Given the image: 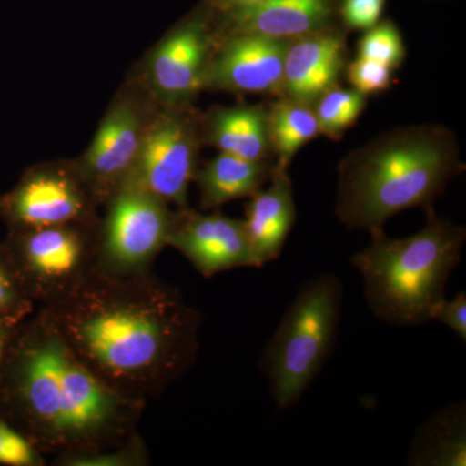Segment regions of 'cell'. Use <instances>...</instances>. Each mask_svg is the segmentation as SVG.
Here are the masks:
<instances>
[{"mask_svg":"<svg viewBox=\"0 0 466 466\" xmlns=\"http://www.w3.org/2000/svg\"><path fill=\"white\" fill-rule=\"evenodd\" d=\"M42 309L70 349L113 390L148 404L198 360L202 314L152 272L99 269Z\"/></svg>","mask_w":466,"mask_h":466,"instance_id":"obj_1","label":"cell"},{"mask_svg":"<svg viewBox=\"0 0 466 466\" xmlns=\"http://www.w3.org/2000/svg\"><path fill=\"white\" fill-rule=\"evenodd\" d=\"M146 407L101 381L42 309L18 328L0 379V416L52 465L122 443Z\"/></svg>","mask_w":466,"mask_h":466,"instance_id":"obj_2","label":"cell"},{"mask_svg":"<svg viewBox=\"0 0 466 466\" xmlns=\"http://www.w3.org/2000/svg\"><path fill=\"white\" fill-rule=\"evenodd\" d=\"M464 170L449 128H395L339 162L336 216L349 229L379 231L400 211L433 207L447 184Z\"/></svg>","mask_w":466,"mask_h":466,"instance_id":"obj_3","label":"cell"},{"mask_svg":"<svg viewBox=\"0 0 466 466\" xmlns=\"http://www.w3.org/2000/svg\"><path fill=\"white\" fill-rule=\"evenodd\" d=\"M425 211L421 231L406 238H388L383 229L370 232V244L350 260L363 279L368 308L382 323L408 328L433 321L447 281L461 262L464 227L441 219L433 207Z\"/></svg>","mask_w":466,"mask_h":466,"instance_id":"obj_4","label":"cell"},{"mask_svg":"<svg viewBox=\"0 0 466 466\" xmlns=\"http://www.w3.org/2000/svg\"><path fill=\"white\" fill-rule=\"evenodd\" d=\"M342 300V281L324 274L300 285L285 311L259 363L279 410L299 404L323 370L339 334Z\"/></svg>","mask_w":466,"mask_h":466,"instance_id":"obj_5","label":"cell"},{"mask_svg":"<svg viewBox=\"0 0 466 466\" xmlns=\"http://www.w3.org/2000/svg\"><path fill=\"white\" fill-rule=\"evenodd\" d=\"M97 228L64 225L7 233L9 257L36 309L66 299L96 271Z\"/></svg>","mask_w":466,"mask_h":466,"instance_id":"obj_6","label":"cell"},{"mask_svg":"<svg viewBox=\"0 0 466 466\" xmlns=\"http://www.w3.org/2000/svg\"><path fill=\"white\" fill-rule=\"evenodd\" d=\"M97 228V269L115 276L152 272L167 247L175 210L146 189L124 186L103 207Z\"/></svg>","mask_w":466,"mask_h":466,"instance_id":"obj_7","label":"cell"},{"mask_svg":"<svg viewBox=\"0 0 466 466\" xmlns=\"http://www.w3.org/2000/svg\"><path fill=\"white\" fill-rule=\"evenodd\" d=\"M157 106L139 78L131 76L113 97L90 146L73 159L101 208L130 177Z\"/></svg>","mask_w":466,"mask_h":466,"instance_id":"obj_8","label":"cell"},{"mask_svg":"<svg viewBox=\"0 0 466 466\" xmlns=\"http://www.w3.org/2000/svg\"><path fill=\"white\" fill-rule=\"evenodd\" d=\"M200 116L193 106H157L124 186L146 189L170 207L188 208L189 186L204 147Z\"/></svg>","mask_w":466,"mask_h":466,"instance_id":"obj_9","label":"cell"},{"mask_svg":"<svg viewBox=\"0 0 466 466\" xmlns=\"http://www.w3.org/2000/svg\"><path fill=\"white\" fill-rule=\"evenodd\" d=\"M100 208L73 159L33 165L0 196V220L8 232L64 225L96 226Z\"/></svg>","mask_w":466,"mask_h":466,"instance_id":"obj_10","label":"cell"},{"mask_svg":"<svg viewBox=\"0 0 466 466\" xmlns=\"http://www.w3.org/2000/svg\"><path fill=\"white\" fill-rule=\"evenodd\" d=\"M216 41L213 11L202 2L157 43L135 76L158 106H193Z\"/></svg>","mask_w":466,"mask_h":466,"instance_id":"obj_11","label":"cell"},{"mask_svg":"<svg viewBox=\"0 0 466 466\" xmlns=\"http://www.w3.org/2000/svg\"><path fill=\"white\" fill-rule=\"evenodd\" d=\"M289 42L249 34L217 35L202 76V91L271 94L281 97L285 54Z\"/></svg>","mask_w":466,"mask_h":466,"instance_id":"obj_12","label":"cell"},{"mask_svg":"<svg viewBox=\"0 0 466 466\" xmlns=\"http://www.w3.org/2000/svg\"><path fill=\"white\" fill-rule=\"evenodd\" d=\"M167 247L174 248L204 278L241 267H253L244 220L220 211L200 213L177 208Z\"/></svg>","mask_w":466,"mask_h":466,"instance_id":"obj_13","label":"cell"},{"mask_svg":"<svg viewBox=\"0 0 466 466\" xmlns=\"http://www.w3.org/2000/svg\"><path fill=\"white\" fill-rule=\"evenodd\" d=\"M213 16L218 36L249 34L291 41L330 27L333 5L330 0H265L249 7L213 11Z\"/></svg>","mask_w":466,"mask_h":466,"instance_id":"obj_14","label":"cell"},{"mask_svg":"<svg viewBox=\"0 0 466 466\" xmlns=\"http://www.w3.org/2000/svg\"><path fill=\"white\" fill-rule=\"evenodd\" d=\"M345 54V38L332 27L291 39L285 54L281 96L314 106L323 92L339 84Z\"/></svg>","mask_w":466,"mask_h":466,"instance_id":"obj_15","label":"cell"},{"mask_svg":"<svg viewBox=\"0 0 466 466\" xmlns=\"http://www.w3.org/2000/svg\"><path fill=\"white\" fill-rule=\"evenodd\" d=\"M269 182L249 198L244 219L253 267L258 268L280 257L297 218L288 168L275 167Z\"/></svg>","mask_w":466,"mask_h":466,"instance_id":"obj_16","label":"cell"},{"mask_svg":"<svg viewBox=\"0 0 466 466\" xmlns=\"http://www.w3.org/2000/svg\"><path fill=\"white\" fill-rule=\"evenodd\" d=\"M267 115L263 104L214 106L200 116L202 144L251 161L271 159Z\"/></svg>","mask_w":466,"mask_h":466,"instance_id":"obj_17","label":"cell"},{"mask_svg":"<svg viewBox=\"0 0 466 466\" xmlns=\"http://www.w3.org/2000/svg\"><path fill=\"white\" fill-rule=\"evenodd\" d=\"M275 167L271 159L251 161L219 152L204 167H198L193 177L201 210H217L227 202L251 198L271 180Z\"/></svg>","mask_w":466,"mask_h":466,"instance_id":"obj_18","label":"cell"},{"mask_svg":"<svg viewBox=\"0 0 466 466\" xmlns=\"http://www.w3.org/2000/svg\"><path fill=\"white\" fill-rule=\"evenodd\" d=\"M408 465H466V403L441 408L419 428L408 449Z\"/></svg>","mask_w":466,"mask_h":466,"instance_id":"obj_19","label":"cell"},{"mask_svg":"<svg viewBox=\"0 0 466 466\" xmlns=\"http://www.w3.org/2000/svg\"><path fill=\"white\" fill-rule=\"evenodd\" d=\"M267 126L276 167L281 168H288L296 153L321 135L314 106L285 96L268 106Z\"/></svg>","mask_w":466,"mask_h":466,"instance_id":"obj_20","label":"cell"},{"mask_svg":"<svg viewBox=\"0 0 466 466\" xmlns=\"http://www.w3.org/2000/svg\"><path fill=\"white\" fill-rule=\"evenodd\" d=\"M367 96L361 92L343 90L339 86L323 92L314 103L320 134L341 139L343 133L358 121L366 108Z\"/></svg>","mask_w":466,"mask_h":466,"instance_id":"obj_21","label":"cell"},{"mask_svg":"<svg viewBox=\"0 0 466 466\" xmlns=\"http://www.w3.org/2000/svg\"><path fill=\"white\" fill-rule=\"evenodd\" d=\"M358 57L377 61L392 70L400 67L406 57V47L398 26L385 20L366 30L359 41Z\"/></svg>","mask_w":466,"mask_h":466,"instance_id":"obj_22","label":"cell"},{"mask_svg":"<svg viewBox=\"0 0 466 466\" xmlns=\"http://www.w3.org/2000/svg\"><path fill=\"white\" fill-rule=\"evenodd\" d=\"M150 464L148 446L139 431L115 446L57 462L56 466H147Z\"/></svg>","mask_w":466,"mask_h":466,"instance_id":"obj_23","label":"cell"},{"mask_svg":"<svg viewBox=\"0 0 466 466\" xmlns=\"http://www.w3.org/2000/svg\"><path fill=\"white\" fill-rule=\"evenodd\" d=\"M35 309V303L27 296L5 241H0V318L25 319Z\"/></svg>","mask_w":466,"mask_h":466,"instance_id":"obj_24","label":"cell"},{"mask_svg":"<svg viewBox=\"0 0 466 466\" xmlns=\"http://www.w3.org/2000/svg\"><path fill=\"white\" fill-rule=\"evenodd\" d=\"M0 465H47V459L2 416H0Z\"/></svg>","mask_w":466,"mask_h":466,"instance_id":"obj_25","label":"cell"},{"mask_svg":"<svg viewBox=\"0 0 466 466\" xmlns=\"http://www.w3.org/2000/svg\"><path fill=\"white\" fill-rule=\"evenodd\" d=\"M346 76L352 88L366 96L388 90L392 82L391 67L363 57L350 63Z\"/></svg>","mask_w":466,"mask_h":466,"instance_id":"obj_26","label":"cell"},{"mask_svg":"<svg viewBox=\"0 0 466 466\" xmlns=\"http://www.w3.org/2000/svg\"><path fill=\"white\" fill-rule=\"evenodd\" d=\"M386 0H342L343 25L351 30H368L380 23Z\"/></svg>","mask_w":466,"mask_h":466,"instance_id":"obj_27","label":"cell"},{"mask_svg":"<svg viewBox=\"0 0 466 466\" xmlns=\"http://www.w3.org/2000/svg\"><path fill=\"white\" fill-rule=\"evenodd\" d=\"M433 320L446 325L453 332L459 334L462 341H466V294L465 291L456 294L455 299L443 302L435 309Z\"/></svg>","mask_w":466,"mask_h":466,"instance_id":"obj_28","label":"cell"},{"mask_svg":"<svg viewBox=\"0 0 466 466\" xmlns=\"http://www.w3.org/2000/svg\"><path fill=\"white\" fill-rule=\"evenodd\" d=\"M25 319L0 318V379H2L3 370H5V363H7L9 350H11L12 343L15 341L18 328Z\"/></svg>","mask_w":466,"mask_h":466,"instance_id":"obj_29","label":"cell"},{"mask_svg":"<svg viewBox=\"0 0 466 466\" xmlns=\"http://www.w3.org/2000/svg\"><path fill=\"white\" fill-rule=\"evenodd\" d=\"M205 3L216 12L228 11V9L249 7L258 5L265 0H204Z\"/></svg>","mask_w":466,"mask_h":466,"instance_id":"obj_30","label":"cell"}]
</instances>
